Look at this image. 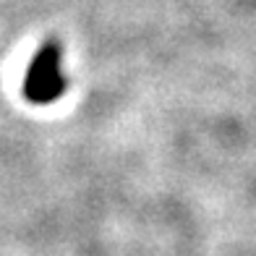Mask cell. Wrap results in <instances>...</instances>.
Listing matches in <instances>:
<instances>
[{"mask_svg": "<svg viewBox=\"0 0 256 256\" xmlns=\"http://www.w3.org/2000/svg\"><path fill=\"white\" fill-rule=\"evenodd\" d=\"M66 86L68 81L63 74V50L55 40H44L26 68L24 97L34 104H52L63 97Z\"/></svg>", "mask_w": 256, "mask_h": 256, "instance_id": "1", "label": "cell"}]
</instances>
